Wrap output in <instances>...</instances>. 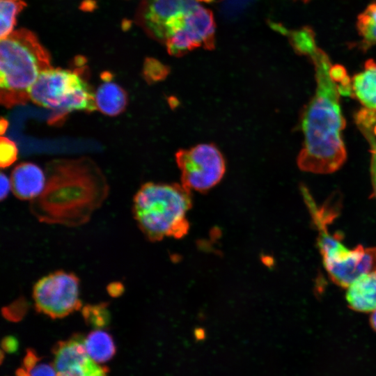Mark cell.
<instances>
[{"mask_svg":"<svg viewBox=\"0 0 376 376\" xmlns=\"http://www.w3.org/2000/svg\"><path fill=\"white\" fill-rule=\"evenodd\" d=\"M80 334L58 341L53 349L54 366L57 376H86L99 364L88 355Z\"/></svg>","mask_w":376,"mask_h":376,"instance_id":"cell-10","label":"cell"},{"mask_svg":"<svg viewBox=\"0 0 376 376\" xmlns=\"http://www.w3.org/2000/svg\"><path fill=\"white\" fill-rule=\"evenodd\" d=\"M7 126H8V122L5 119L1 118V134H3V132L6 131V130L7 128Z\"/></svg>","mask_w":376,"mask_h":376,"instance_id":"cell-28","label":"cell"},{"mask_svg":"<svg viewBox=\"0 0 376 376\" xmlns=\"http://www.w3.org/2000/svg\"><path fill=\"white\" fill-rule=\"evenodd\" d=\"M17 158V148L15 143L7 137L1 136L0 140V166L1 168L11 165Z\"/></svg>","mask_w":376,"mask_h":376,"instance_id":"cell-21","label":"cell"},{"mask_svg":"<svg viewBox=\"0 0 376 376\" xmlns=\"http://www.w3.org/2000/svg\"><path fill=\"white\" fill-rule=\"evenodd\" d=\"M24 0H0V38L13 31L16 17L25 7Z\"/></svg>","mask_w":376,"mask_h":376,"instance_id":"cell-18","label":"cell"},{"mask_svg":"<svg viewBox=\"0 0 376 376\" xmlns=\"http://www.w3.org/2000/svg\"><path fill=\"white\" fill-rule=\"evenodd\" d=\"M52 68L49 52L31 31L20 29L1 39V103L6 108L25 104L32 85Z\"/></svg>","mask_w":376,"mask_h":376,"instance_id":"cell-3","label":"cell"},{"mask_svg":"<svg viewBox=\"0 0 376 376\" xmlns=\"http://www.w3.org/2000/svg\"><path fill=\"white\" fill-rule=\"evenodd\" d=\"M135 22L151 38L175 56L215 45L212 12L197 0H141Z\"/></svg>","mask_w":376,"mask_h":376,"instance_id":"cell-2","label":"cell"},{"mask_svg":"<svg viewBox=\"0 0 376 376\" xmlns=\"http://www.w3.org/2000/svg\"><path fill=\"white\" fill-rule=\"evenodd\" d=\"M375 124H365L357 125L370 146V176L373 186L372 196L376 199V138L374 132Z\"/></svg>","mask_w":376,"mask_h":376,"instance_id":"cell-20","label":"cell"},{"mask_svg":"<svg viewBox=\"0 0 376 376\" xmlns=\"http://www.w3.org/2000/svg\"><path fill=\"white\" fill-rule=\"evenodd\" d=\"M346 300L351 309L363 313L376 309V269L365 274L347 288Z\"/></svg>","mask_w":376,"mask_h":376,"instance_id":"cell-12","label":"cell"},{"mask_svg":"<svg viewBox=\"0 0 376 376\" xmlns=\"http://www.w3.org/2000/svg\"><path fill=\"white\" fill-rule=\"evenodd\" d=\"M176 158L182 185L189 191H207L218 184L225 173L224 157L212 144H198L181 150Z\"/></svg>","mask_w":376,"mask_h":376,"instance_id":"cell-8","label":"cell"},{"mask_svg":"<svg viewBox=\"0 0 376 376\" xmlns=\"http://www.w3.org/2000/svg\"><path fill=\"white\" fill-rule=\"evenodd\" d=\"M84 321L95 329L106 327L110 322V313L107 303L87 304L81 308Z\"/></svg>","mask_w":376,"mask_h":376,"instance_id":"cell-19","label":"cell"},{"mask_svg":"<svg viewBox=\"0 0 376 376\" xmlns=\"http://www.w3.org/2000/svg\"><path fill=\"white\" fill-rule=\"evenodd\" d=\"M32 297L36 311L52 319L63 318L82 308L79 279L61 269L38 279Z\"/></svg>","mask_w":376,"mask_h":376,"instance_id":"cell-7","label":"cell"},{"mask_svg":"<svg viewBox=\"0 0 376 376\" xmlns=\"http://www.w3.org/2000/svg\"><path fill=\"white\" fill-rule=\"evenodd\" d=\"M169 72V68L156 59L147 58L144 63V75L150 81L161 80L167 76Z\"/></svg>","mask_w":376,"mask_h":376,"instance_id":"cell-22","label":"cell"},{"mask_svg":"<svg viewBox=\"0 0 376 376\" xmlns=\"http://www.w3.org/2000/svg\"><path fill=\"white\" fill-rule=\"evenodd\" d=\"M104 75V82L95 92L96 108L105 115L116 116L125 110L127 104V95L123 88L111 81L110 74L106 72Z\"/></svg>","mask_w":376,"mask_h":376,"instance_id":"cell-13","label":"cell"},{"mask_svg":"<svg viewBox=\"0 0 376 376\" xmlns=\"http://www.w3.org/2000/svg\"><path fill=\"white\" fill-rule=\"evenodd\" d=\"M351 95L363 107L376 110V62L367 60L362 71L351 79Z\"/></svg>","mask_w":376,"mask_h":376,"instance_id":"cell-14","label":"cell"},{"mask_svg":"<svg viewBox=\"0 0 376 376\" xmlns=\"http://www.w3.org/2000/svg\"><path fill=\"white\" fill-rule=\"evenodd\" d=\"M88 376H107V370L105 367H101L98 370Z\"/></svg>","mask_w":376,"mask_h":376,"instance_id":"cell-26","label":"cell"},{"mask_svg":"<svg viewBox=\"0 0 376 376\" xmlns=\"http://www.w3.org/2000/svg\"><path fill=\"white\" fill-rule=\"evenodd\" d=\"M1 200L3 201L8 194L10 189H12L11 181L8 177L1 173Z\"/></svg>","mask_w":376,"mask_h":376,"instance_id":"cell-24","label":"cell"},{"mask_svg":"<svg viewBox=\"0 0 376 376\" xmlns=\"http://www.w3.org/2000/svg\"><path fill=\"white\" fill-rule=\"evenodd\" d=\"M1 345L3 350L8 353L15 352L18 347L17 339L11 336L5 337L2 340Z\"/></svg>","mask_w":376,"mask_h":376,"instance_id":"cell-23","label":"cell"},{"mask_svg":"<svg viewBox=\"0 0 376 376\" xmlns=\"http://www.w3.org/2000/svg\"><path fill=\"white\" fill-rule=\"evenodd\" d=\"M304 1V2H308L309 0H302Z\"/></svg>","mask_w":376,"mask_h":376,"instance_id":"cell-30","label":"cell"},{"mask_svg":"<svg viewBox=\"0 0 376 376\" xmlns=\"http://www.w3.org/2000/svg\"><path fill=\"white\" fill-rule=\"evenodd\" d=\"M91 178H49L33 200L31 211L41 222L77 226L87 222L107 195L105 183Z\"/></svg>","mask_w":376,"mask_h":376,"instance_id":"cell-5","label":"cell"},{"mask_svg":"<svg viewBox=\"0 0 376 376\" xmlns=\"http://www.w3.org/2000/svg\"><path fill=\"white\" fill-rule=\"evenodd\" d=\"M311 56L316 89L302 114L304 143L297 164L304 171L331 173L338 170L346 159L342 137L345 121L340 105L339 85L330 76L328 56L320 50Z\"/></svg>","mask_w":376,"mask_h":376,"instance_id":"cell-1","label":"cell"},{"mask_svg":"<svg viewBox=\"0 0 376 376\" xmlns=\"http://www.w3.org/2000/svg\"><path fill=\"white\" fill-rule=\"evenodd\" d=\"M197 1H205V2H212L214 0H197Z\"/></svg>","mask_w":376,"mask_h":376,"instance_id":"cell-29","label":"cell"},{"mask_svg":"<svg viewBox=\"0 0 376 376\" xmlns=\"http://www.w3.org/2000/svg\"><path fill=\"white\" fill-rule=\"evenodd\" d=\"M370 322L372 328L376 331V309L372 312Z\"/></svg>","mask_w":376,"mask_h":376,"instance_id":"cell-27","label":"cell"},{"mask_svg":"<svg viewBox=\"0 0 376 376\" xmlns=\"http://www.w3.org/2000/svg\"><path fill=\"white\" fill-rule=\"evenodd\" d=\"M29 100L53 111L57 123L74 111L97 110L95 93L78 70L52 68L44 71L30 88Z\"/></svg>","mask_w":376,"mask_h":376,"instance_id":"cell-6","label":"cell"},{"mask_svg":"<svg viewBox=\"0 0 376 376\" xmlns=\"http://www.w3.org/2000/svg\"><path fill=\"white\" fill-rule=\"evenodd\" d=\"M16 376H57L54 364L46 362L33 349H28Z\"/></svg>","mask_w":376,"mask_h":376,"instance_id":"cell-17","label":"cell"},{"mask_svg":"<svg viewBox=\"0 0 376 376\" xmlns=\"http://www.w3.org/2000/svg\"><path fill=\"white\" fill-rule=\"evenodd\" d=\"M12 190L21 200H34L44 191L45 177L36 164L31 162L19 164L11 174Z\"/></svg>","mask_w":376,"mask_h":376,"instance_id":"cell-11","label":"cell"},{"mask_svg":"<svg viewBox=\"0 0 376 376\" xmlns=\"http://www.w3.org/2000/svg\"><path fill=\"white\" fill-rule=\"evenodd\" d=\"M123 285L119 283H113L108 287V292L111 296H118L123 292Z\"/></svg>","mask_w":376,"mask_h":376,"instance_id":"cell-25","label":"cell"},{"mask_svg":"<svg viewBox=\"0 0 376 376\" xmlns=\"http://www.w3.org/2000/svg\"><path fill=\"white\" fill-rule=\"evenodd\" d=\"M191 207L189 190L183 185L148 182L134 197L133 214L145 237L157 242L187 234V214Z\"/></svg>","mask_w":376,"mask_h":376,"instance_id":"cell-4","label":"cell"},{"mask_svg":"<svg viewBox=\"0 0 376 376\" xmlns=\"http://www.w3.org/2000/svg\"><path fill=\"white\" fill-rule=\"evenodd\" d=\"M360 47L366 50L376 45V1L367 6L357 19Z\"/></svg>","mask_w":376,"mask_h":376,"instance_id":"cell-16","label":"cell"},{"mask_svg":"<svg viewBox=\"0 0 376 376\" xmlns=\"http://www.w3.org/2000/svg\"><path fill=\"white\" fill-rule=\"evenodd\" d=\"M322 259L332 281L347 288L361 276L376 269V246L358 245L349 249L343 244L322 256Z\"/></svg>","mask_w":376,"mask_h":376,"instance_id":"cell-9","label":"cell"},{"mask_svg":"<svg viewBox=\"0 0 376 376\" xmlns=\"http://www.w3.org/2000/svg\"><path fill=\"white\" fill-rule=\"evenodd\" d=\"M84 343L88 355L97 363L110 360L116 353L112 336L100 329H96L84 336Z\"/></svg>","mask_w":376,"mask_h":376,"instance_id":"cell-15","label":"cell"}]
</instances>
